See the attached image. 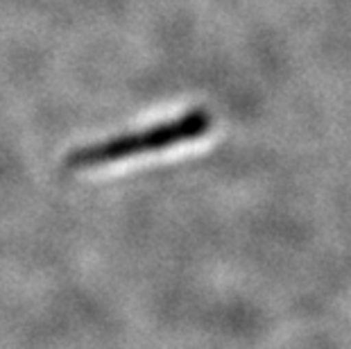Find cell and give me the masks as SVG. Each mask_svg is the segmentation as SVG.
Segmentation results:
<instances>
[{
	"label": "cell",
	"instance_id": "1",
	"mask_svg": "<svg viewBox=\"0 0 351 349\" xmlns=\"http://www.w3.org/2000/svg\"><path fill=\"white\" fill-rule=\"evenodd\" d=\"M211 114L206 109H191L186 111L182 118L175 121L154 125V128L145 132H134V134H123L102 143L77 147L66 157V166L69 168H93L100 163L118 161L134 157L141 152H152V150H163V147L184 143V141L199 139L204 136L208 128H211Z\"/></svg>",
	"mask_w": 351,
	"mask_h": 349
}]
</instances>
